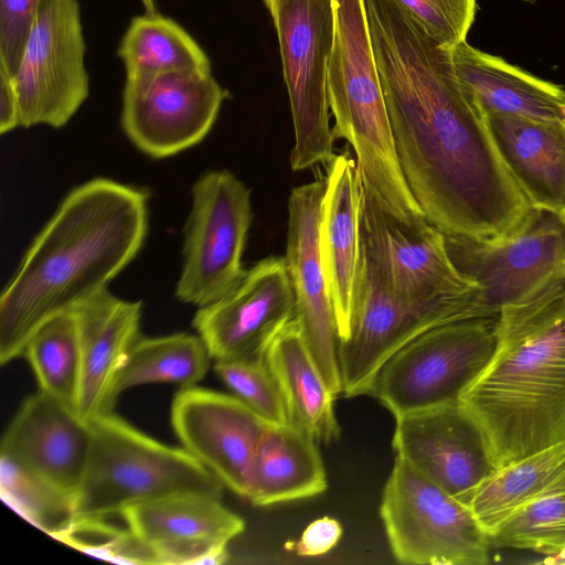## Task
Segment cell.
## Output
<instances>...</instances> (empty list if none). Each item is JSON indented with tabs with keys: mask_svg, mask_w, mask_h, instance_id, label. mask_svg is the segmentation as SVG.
Here are the masks:
<instances>
[{
	"mask_svg": "<svg viewBox=\"0 0 565 565\" xmlns=\"http://www.w3.org/2000/svg\"><path fill=\"white\" fill-rule=\"evenodd\" d=\"M542 563H545V564H565V551H563L561 554H558L556 556H553V557H550V558H544L542 561Z\"/></svg>",
	"mask_w": 565,
	"mask_h": 565,
	"instance_id": "obj_39",
	"label": "cell"
},
{
	"mask_svg": "<svg viewBox=\"0 0 565 565\" xmlns=\"http://www.w3.org/2000/svg\"><path fill=\"white\" fill-rule=\"evenodd\" d=\"M147 13H156L154 0H141Z\"/></svg>",
	"mask_w": 565,
	"mask_h": 565,
	"instance_id": "obj_40",
	"label": "cell"
},
{
	"mask_svg": "<svg viewBox=\"0 0 565 565\" xmlns=\"http://www.w3.org/2000/svg\"><path fill=\"white\" fill-rule=\"evenodd\" d=\"M445 235L456 268L480 288L483 317L520 302L565 276V220L535 210L527 226L500 242Z\"/></svg>",
	"mask_w": 565,
	"mask_h": 565,
	"instance_id": "obj_13",
	"label": "cell"
},
{
	"mask_svg": "<svg viewBox=\"0 0 565 565\" xmlns=\"http://www.w3.org/2000/svg\"><path fill=\"white\" fill-rule=\"evenodd\" d=\"M401 170L447 235L500 242L530 223L486 116L443 47L397 0H363Z\"/></svg>",
	"mask_w": 565,
	"mask_h": 565,
	"instance_id": "obj_1",
	"label": "cell"
},
{
	"mask_svg": "<svg viewBox=\"0 0 565 565\" xmlns=\"http://www.w3.org/2000/svg\"><path fill=\"white\" fill-rule=\"evenodd\" d=\"M488 541L491 547L532 551L544 558L565 551V478L516 509Z\"/></svg>",
	"mask_w": 565,
	"mask_h": 565,
	"instance_id": "obj_31",
	"label": "cell"
},
{
	"mask_svg": "<svg viewBox=\"0 0 565 565\" xmlns=\"http://www.w3.org/2000/svg\"><path fill=\"white\" fill-rule=\"evenodd\" d=\"M320 250L340 341L351 333L353 292L361 250L363 183L356 160L345 151L326 166Z\"/></svg>",
	"mask_w": 565,
	"mask_h": 565,
	"instance_id": "obj_22",
	"label": "cell"
},
{
	"mask_svg": "<svg viewBox=\"0 0 565 565\" xmlns=\"http://www.w3.org/2000/svg\"><path fill=\"white\" fill-rule=\"evenodd\" d=\"M3 501L26 521L54 539L75 520L74 500L0 458Z\"/></svg>",
	"mask_w": 565,
	"mask_h": 565,
	"instance_id": "obj_32",
	"label": "cell"
},
{
	"mask_svg": "<svg viewBox=\"0 0 565 565\" xmlns=\"http://www.w3.org/2000/svg\"><path fill=\"white\" fill-rule=\"evenodd\" d=\"M105 518H76L55 539L85 553L119 563L158 564L153 551L130 530L118 529Z\"/></svg>",
	"mask_w": 565,
	"mask_h": 565,
	"instance_id": "obj_34",
	"label": "cell"
},
{
	"mask_svg": "<svg viewBox=\"0 0 565 565\" xmlns=\"http://www.w3.org/2000/svg\"><path fill=\"white\" fill-rule=\"evenodd\" d=\"M484 116L507 169L530 205L565 220V120Z\"/></svg>",
	"mask_w": 565,
	"mask_h": 565,
	"instance_id": "obj_23",
	"label": "cell"
},
{
	"mask_svg": "<svg viewBox=\"0 0 565 565\" xmlns=\"http://www.w3.org/2000/svg\"><path fill=\"white\" fill-rule=\"evenodd\" d=\"M147 227L143 190L106 178L73 189L1 294V364L23 356L45 321L106 290L140 250Z\"/></svg>",
	"mask_w": 565,
	"mask_h": 565,
	"instance_id": "obj_2",
	"label": "cell"
},
{
	"mask_svg": "<svg viewBox=\"0 0 565 565\" xmlns=\"http://www.w3.org/2000/svg\"><path fill=\"white\" fill-rule=\"evenodd\" d=\"M40 0H0V68L12 78L33 30Z\"/></svg>",
	"mask_w": 565,
	"mask_h": 565,
	"instance_id": "obj_36",
	"label": "cell"
},
{
	"mask_svg": "<svg viewBox=\"0 0 565 565\" xmlns=\"http://www.w3.org/2000/svg\"><path fill=\"white\" fill-rule=\"evenodd\" d=\"M342 536L340 522L330 516L312 521L302 532L299 540L288 543V550L298 556L316 557L331 551Z\"/></svg>",
	"mask_w": 565,
	"mask_h": 565,
	"instance_id": "obj_37",
	"label": "cell"
},
{
	"mask_svg": "<svg viewBox=\"0 0 565 565\" xmlns=\"http://www.w3.org/2000/svg\"><path fill=\"white\" fill-rule=\"evenodd\" d=\"M458 403L494 469L565 440V276L501 309L495 349Z\"/></svg>",
	"mask_w": 565,
	"mask_h": 565,
	"instance_id": "obj_3",
	"label": "cell"
},
{
	"mask_svg": "<svg viewBox=\"0 0 565 565\" xmlns=\"http://www.w3.org/2000/svg\"><path fill=\"white\" fill-rule=\"evenodd\" d=\"M90 441L89 425L73 408L39 390L11 420L2 437L0 458L75 500Z\"/></svg>",
	"mask_w": 565,
	"mask_h": 565,
	"instance_id": "obj_20",
	"label": "cell"
},
{
	"mask_svg": "<svg viewBox=\"0 0 565 565\" xmlns=\"http://www.w3.org/2000/svg\"><path fill=\"white\" fill-rule=\"evenodd\" d=\"M326 179L294 188L288 199L285 259L291 279L295 318L303 341L332 393H342L339 333L320 250Z\"/></svg>",
	"mask_w": 565,
	"mask_h": 565,
	"instance_id": "obj_16",
	"label": "cell"
},
{
	"mask_svg": "<svg viewBox=\"0 0 565 565\" xmlns=\"http://www.w3.org/2000/svg\"><path fill=\"white\" fill-rule=\"evenodd\" d=\"M380 515L394 557L412 565H486L487 534L466 503L395 457Z\"/></svg>",
	"mask_w": 565,
	"mask_h": 565,
	"instance_id": "obj_8",
	"label": "cell"
},
{
	"mask_svg": "<svg viewBox=\"0 0 565 565\" xmlns=\"http://www.w3.org/2000/svg\"><path fill=\"white\" fill-rule=\"evenodd\" d=\"M458 320L462 319L449 308L399 299L361 236L351 333L339 342L342 394H371L381 367L396 351L423 332Z\"/></svg>",
	"mask_w": 565,
	"mask_h": 565,
	"instance_id": "obj_11",
	"label": "cell"
},
{
	"mask_svg": "<svg viewBox=\"0 0 565 565\" xmlns=\"http://www.w3.org/2000/svg\"><path fill=\"white\" fill-rule=\"evenodd\" d=\"M21 126L20 104L13 78L0 68V131L9 132Z\"/></svg>",
	"mask_w": 565,
	"mask_h": 565,
	"instance_id": "obj_38",
	"label": "cell"
},
{
	"mask_svg": "<svg viewBox=\"0 0 565 565\" xmlns=\"http://www.w3.org/2000/svg\"><path fill=\"white\" fill-rule=\"evenodd\" d=\"M127 82L171 72L211 73L210 60L192 36L173 20L147 13L131 20L118 49Z\"/></svg>",
	"mask_w": 565,
	"mask_h": 565,
	"instance_id": "obj_28",
	"label": "cell"
},
{
	"mask_svg": "<svg viewBox=\"0 0 565 565\" xmlns=\"http://www.w3.org/2000/svg\"><path fill=\"white\" fill-rule=\"evenodd\" d=\"M252 221L249 190L228 171L201 175L192 191L183 266L175 296L204 307L243 279L242 256Z\"/></svg>",
	"mask_w": 565,
	"mask_h": 565,
	"instance_id": "obj_10",
	"label": "cell"
},
{
	"mask_svg": "<svg viewBox=\"0 0 565 565\" xmlns=\"http://www.w3.org/2000/svg\"><path fill=\"white\" fill-rule=\"evenodd\" d=\"M210 360L200 335L181 332L139 338L118 374L115 397L145 384L171 383L181 388L195 386L206 375Z\"/></svg>",
	"mask_w": 565,
	"mask_h": 565,
	"instance_id": "obj_29",
	"label": "cell"
},
{
	"mask_svg": "<svg viewBox=\"0 0 565 565\" xmlns=\"http://www.w3.org/2000/svg\"><path fill=\"white\" fill-rule=\"evenodd\" d=\"M361 236L403 301L449 308L462 320L482 317L480 288L456 268L444 233L427 218L402 220L363 188Z\"/></svg>",
	"mask_w": 565,
	"mask_h": 565,
	"instance_id": "obj_9",
	"label": "cell"
},
{
	"mask_svg": "<svg viewBox=\"0 0 565 565\" xmlns=\"http://www.w3.org/2000/svg\"><path fill=\"white\" fill-rule=\"evenodd\" d=\"M295 313L286 259L270 256L246 270L226 296L200 307L193 327L214 361L265 358L271 341Z\"/></svg>",
	"mask_w": 565,
	"mask_h": 565,
	"instance_id": "obj_15",
	"label": "cell"
},
{
	"mask_svg": "<svg viewBox=\"0 0 565 565\" xmlns=\"http://www.w3.org/2000/svg\"><path fill=\"white\" fill-rule=\"evenodd\" d=\"M565 478V440L493 469L466 504L490 535L516 509Z\"/></svg>",
	"mask_w": 565,
	"mask_h": 565,
	"instance_id": "obj_27",
	"label": "cell"
},
{
	"mask_svg": "<svg viewBox=\"0 0 565 565\" xmlns=\"http://www.w3.org/2000/svg\"><path fill=\"white\" fill-rule=\"evenodd\" d=\"M227 97L212 73L171 72L126 81L122 128L146 154L170 157L205 138Z\"/></svg>",
	"mask_w": 565,
	"mask_h": 565,
	"instance_id": "obj_14",
	"label": "cell"
},
{
	"mask_svg": "<svg viewBox=\"0 0 565 565\" xmlns=\"http://www.w3.org/2000/svg\"><path fill=\"white\" fill-rule=\"evenodd\" d=\"M81 342L76 414L85 423L113 412L114 388L126 359L140 338L141 302L107 289L73 310Z\"/></svg>",
	"mask_w": 565,
	"mask_h": 565,
	"instance_id": "obj_21",
	"label": "cell"
},
{
	"mask_svg": "<svg viewBox=\"0 0 565 565\" xmlns=\"http://www.w3.org/2000/svg\"><path fill=\"white\" fill-rule=\"evenodd\" d=\"M214 371L266 423H289L284 397L265 358L218 360Z\"/></svg>",
	"mask_w": 565,
	"mask_h": 565,
	"instance_id": "obj_33",
	"label": "cell"
},
{
	"mask_svg": "<svg viewBox=\"0 0 565 565\" xmlns=\"http://www.w3.org/2000/svg\"><path fill=\"white\" fill-rule=\"evenodd\" d=\"M265 424L234 394L207 388H181L171 405V425L182 447L224 487L247 499Z\"/></svg>",
	"mask_w": 565,
	"mask_h": 565,
	"instance_id": "obj_17",
	"label": "cell"
},
{
	"mask_svg": "<svg viewBox=\"0 0 565 565\" xmlns=\"http://www.w3.org/2000/svg\"><path fill=\"white\" fill-rule=\"evenodd\" d=\"M127 527L153 551L158 564H223L244 520L221 497L182 493L126 508Z\"/></svg>",
	"mask_w": 565,
	"mask_h": 565,
	"instance_id": "obj_19",
	"label": "cell"
},
{
	"mask_svg": "<svg viewBox=\"0 0 565 565\" xmlns=\"http://www.w3.org/2000/svg\"><path fill=\"white\" fill-rule=\"evenodd\" d=\"M498 340V316L434 327L396 351L373 388L394 417L458 402L489 362Z\"/></svg>",
	"mask_w": 565,
	"mask_h": 565,
	"instance_id": "obj_7",
	"label": "cell"
},
{
	"mask_svg": "<svg viewBox=\"0 0 565 565\" xmlns=\"http://www.w3.org/2000/svg\"><path fill=\"white\" fill-rule=\"evenodd\" d=\"M445 49L466 41L475 22L477 0H397Z\"/></svg>",
	"mask_w": 565,
	"mask_h": 565,
	"instance_id": "obj_35",
	"label": "cell"
},
{
	"mask_svg": "<svg viewBox=\"0 0 565 565\" xmlns=\"http://www.w3.org/2000/svg\"><path fill=\"white\" fill-rule=\"evenodd\" d=\"M23 358L36 377L39 390L75 411L81 342L74 311L56 315L39 327L29 339Z\"/></svg>",
	"mask_w": 565,
	"mask_h": 565,
	"instance_id": "obj_30",
	"label": "cell"
},
{
	"mask_svg": "<svg viewBox=\"0 0 565 565\" xmlns=\"http://www.w3.org/2000/svg\"><path fill=\"white\" fill-rule=\"evenodd\" d=\"M396 457L466 503L494 468L480 430L458 402L395 417Z\"/></svg>",
	"mask_w": 565,
	"mask_h": 565,
	"instance_id": "obj_18",
	"label": "cell"
},
{
	"mask_svg": "<svg viewBox=\"0 0 565 565\" xmlns=\"http://www.w3.org/2000/svg\"><path fill=\"white\" fill-rule=\"evenodd\" d=\"M334 41L328 97L334 138L352 148L363 188L386 212L426 217L399 167L363 0H333Z\"/></svg>",
	"mask_w": 565,
	"mask_h": 565,
	"instance_id": "obj_4",
	"label": "cell"
},
{
	"mask_svg": "<svg viewBox=\"0 0 565 565\" xmlns=\"http://www.w3.org/2000/svg\"><path fill=\"white\" fill-rule=\"evenodd\" d=\"M276 30L295 142L294 171L334 158L328 66L334 41L333 0H264Z\"/></svg>",
	"mask_w": 565,
	"mask_h": 565,
	"instance_id": "obj_6",
	"label": "cell"
},
{
	"mask_svg": "<svg viewBox=\"0 0 565 565\" xmlns=\"http://www.w3.org/2000/svg\"><path fill=\"white\" fill-rule=\"evenodd\" d=\"M77 0H40L36 20L13 77L21 126H64L89 93Z\"/></svg>",
	"mask_w": 565,
	"mask_h": 565,
	"instance_id": "obj_12",
	"label": "cell"
},
{
	"mask_svg": "<svg viewBox=\"0 0 565 565\" xmlns=\"http://www.w3.org/2000/svg\"><path fill=\"white\" fill-rule=\"evenodd\" d=\"M90 451L74 500L76 518H107L182 493L221 497L224 484L185 448L160 443L114 411L88 423Z\"/></svg>",
	"mask_w": 565,
	"mask_h": 565,
	"instance_id": "obj_5",
	"label": "cell"
},
{
	"mask_svg": "<svg viewBox=\"0 0 565 565\" xmlns=\"http://www.w3.org/2000/svg\"><path fill=\"white\" fill-rule=\"evenodd\" d=\"M316 441L291 423H266L255 452L248 500L268 507L324 492L328 480Z\"/></svg>",
	"mask_w": 565,
	"mask_h": 565,
	"instance_id": "obj_25",
	"label": "cell"
},
{
	"mask_svg": "<svg viewBox=\"0 0 565 565\" xmlns=\"http://www.w3.org/2000/svg\"><path fill=\"white\" fill-rule=\"evenodd\" d=\"M450 51L459 79L472 92L484 114L565 120L564 86L476 49L467 41Z\"/></svg>",
	"mask_w": 565,
	"mask_h": 565,
	"instance_id": "obj_24",
	"label": "cell"
},
{
	"mask_svg": "<svg viewBox=\"0 0 565 565\" xmlns=\"http://www.w3.org/2000/svg\"><path fill=\"white\" fill-rule=\"evenodd\" d=\"M265 360L280 388L289 423L317 441L338 439L337 396L313 361L296 318L271 341Z\"/></svg>",
	"mask_w": 565,
	"mask_h": 565,
	"instance_id": "obj_26",
	"label": "cell"
},
{
	"mask_svg": "<svg viewBox=\"0 0 565 565\" xmlns=\"http://www.w3.org/2000/svg\"><path fill=\"white\" fill-rule=\"evenodd\" d=\"M523 2H526V3H530V4H533L535 3L537 0H521Z\"/></svg>",
	"mask_w": 565,
	"mask_h": 565,
	"instance_id": "obj_41",
	"label": "cell"
}]
</instances>
